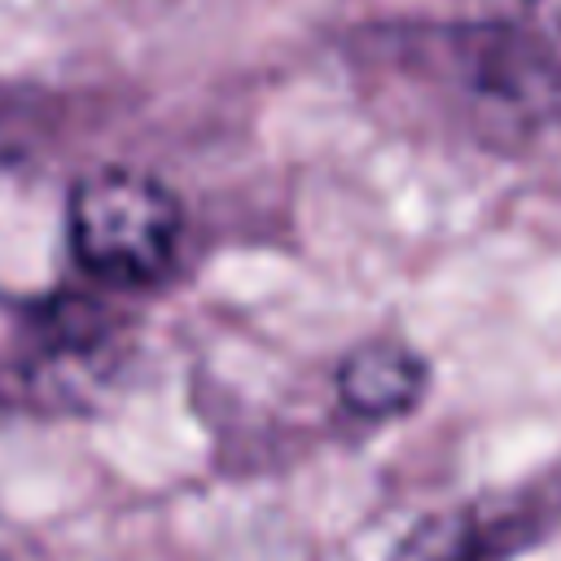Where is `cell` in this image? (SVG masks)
<instances>
[{
  "mask_svg": "<svg viewBox=\"0 0 561 561\" xmlns=\"http://www.w3.org/2000/svg\"><path fill=\"white\" fill-rule=\"evenodd\" d=\"M66 228L83 272L110 285H149L171 272L184 215L153 175L110 167L75 184Z\"/></svg>",
  "mask_w": 561,
  "mask_h": 561,
  "instance_id": "6da1fadb",
  "label": "cell"
},
{
  "mask_svg": "<svg viewBox=\"0 0 561 561\" xmlns=\"http://www.w3.org/2000/svg\"><path fill=\"white\" fill-rule=\"evenodd\" d=\"M548 504L535 495H495L421 517L390 561H504L543 530Z\"/></svg>",
  "mask_w": 561,
  "mask_h": 561,
  "instance_id": "7a4b0ae2",
  "label": "cell"
},
{
  "mask_svg": "<svg viewBox=\"0 0 561 561\" xmlns=\"http://www.w3.org/2000/svg\"><path fill=\"white\" fill-rule=\"evenodd\" d=\"M337 394L355 416L368 421L403 416L425 394V364L399 342H368L342 359Z\"/></svg>",
  "mask_w": 561,
  "mask_h": 561,
  "instance_id": "3957f363",
  "label": "cell"
}]
</instances>
